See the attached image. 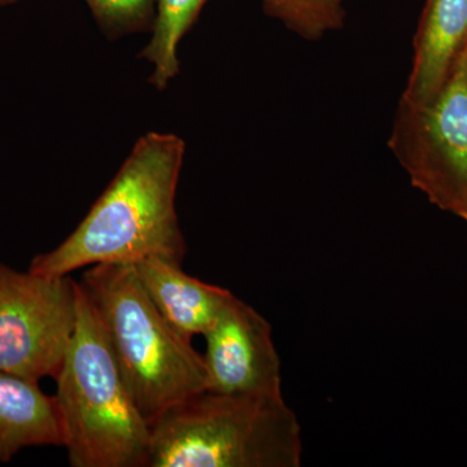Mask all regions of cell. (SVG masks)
Instances as JSON below:
<instances>
[{
	"label": "cell",
	"instance_id": "6da1fadb",
	"mask_svg": "<svg viewBox=\"0 0 467 467\" xmlns=\"http://www.w3.org/2000/svg\"><path fill=\"white\" fill-rule=\"evenodd\" d=\"M183 156L178 135L152 131L140 138L75 232L36 254L30 272L67 276L82 267L150 256L182 264L186 242L175 196Z\"/></svg>",
	"mask_w": 467,
	"mask_h": 467
},
{
	"label": "cell",
	"instance_id": "7a4b0ae2",
	"mask_svg": "<svg viewBox=\"0 0 467 467\" xmlns=\"http://www.w3.org/2000/svg\"><path fill=\"white\" fill-rule=\"evenodd\" d=\"M72 467H149L150 423L122 379L106 330L78 282L75 333L57 378Z\"/></svg>",
	"mask_w": 467,
	"mask_h": 467
},
{
	"label": "cell",
	"instance_id": "3957f363",
	"mask_svg": "<svg viewBox=\"0 0 467 467\" xmlns=\"http://www.w3.org/2000/svg\"><path fill=\"white\" fill-rule=\"evenodd\" d=\"M79 284L99 316L122 379L147 422L207 389L202 355L153 306L133 263L92 265Z\"/></svg>",
	"mask_w": 467,
	"mask_h": 467
},
{
	"label": "cell",
	"instance_id": "277c9868",
	"mask_svg": "<svg viewBox=\"0 0 467 467\" xmlns=\"http://www.w3.org/2000/svg\"><path fill=\"white\" fill-rule=\"evenodd\" d=\"M149 467H299L303 439L284 396L202 391L150 423Z\"/></svg>",
	"mask_w": 467,
	"mask_h": 467
},
{
	"label": "cell",
	"instance_id": "5b68a950",
	"mask_svg": "<svg viewBox=\"0 0 467 467\" xmlns=\"http://www.w3.org/2000/svg\"><path fill=\"white\" fill-rule=\"evenodd\" d=\"M389 149L414 187L467 223V48L434 99L401 101Z\"/></svg>",
	"mask_w": 467,
	"mask_h": 467
},
{
	"label": "cell",
	"instance_id": "8992f818",
	"mask_svg": "<svg viewBox=\"0 0 467 467\" xmlns=\"http://www.w3.org/2000/svg\"><path fill=\"white\" fill-rule=\"evenodd\" d=\"M78 282L0 264V370L57 378L77 322Z\"/></svg>",
	"mask_w": 467,
	"mask_h": 467
},
{
	"label": "cell",
	"instance_id": "52a82bcc",
	"mask_svg": "<svg viewBox=\"0 0 467 467\" xmlns=\"http://www.w3.org/2000/svg\"><path fill=\"white\" fill-rule=\"evenodd\" d=\"M202 337L207 391L284 396L272 326L250 304L234 295Z\"/></svg>",
	"mask_w": 467,
	"mask_h": 467
},
{
	"label": "cell",
	"instance_id": "ba28073f",
	"mask_svg": "<svg viewBox=\"0 0 467 467\" xmlns=\"http://www.w3.org/2000/svg\"><path fill=\"white\" fill-rule=\"evenodd\" d=\"M134 269L153 306L178 334L192 340L204 335L234 295L184 273L182 264L150 256L135 261Z\"/></svg>",
	"mask_w": 467,
	"mask_h": 467
},
{
	"label": "cell",
	"instance_id": "9c48e42d",
	"mask_svg": "<svg viewBox=\"0 0 467 467\" xmlns=\"http://www.w3.org/2000/svg\"><path fill=\"white\" fill-rule=\"evenodd\" d=\"M466 46L467 0H427L402 103L423 106L434 99Z\"/></svg>",
	"mask_w": 467,
	"mask_h": 467
},
{
	"label": "cell",
	"instance_id": "30bf717a",
	"mask_svg": "<svg viewBox=\"0 0 467 467\" xmlns=\"http://www.w3.org/2000/svg\"><path fill=\"white\" fill-rule=\"evenodd\" d=\"M46 445H63L57 399L39 382L0 370V463L26 448Z\"/></svg>",
	"mask_w": 467,
	"mask_h": 467
},
{
	"label": "cell",
	"instance_id": "8fae6325",
	"mask_svg": "<svg viewBox=\"0 0 467 467\" xmlns=\"http://www.w3.org/2000/svg\"><path fill=\"white\" fill-rule=\"evenodd\" d=\"M205 3L207 0H158L152 36L140 55L152 64L150 81L159 90L167 88L180 72L178 45Z\"/></svg>",
	"mask_w": 467,
	"mask_h": 467
},
{
	"label": "cell",
	"instance_id": "7c38bea8",
	"mask_svg": "<svg viewBox=\"0 0 467 467\" xmlns=\"http://www.w3.org/2000/svg\"><path fill=\"white\" fill-rule=\"evenodd\" d=\"M267 14L308 39L339 29L344 21L343 0H263Z\"/></svg>",
	"mask_w": 467,
	"mask_h": 467
},
{
	"label": "cell",
	"instance_id": "4fadbf2b",
	"mask_svg": "<svg viewBox=\"0 0 467 467\" xmlns=\"http://www.w3.org/2000/svg\"><path fill=\"white\" fill-rule=\"evenodd\" d=\"M99 26L112 36L140 32L155 20L158 0H86Z\"/></svg>",
	"mask_w": 467,
	"mask_h": 467
},
{
	"label": "cell",
	"instance_id": "5bb4252c",
	"mask_svg": "<svg viewBox=\"0 0 467 467\" xmlns=\"http://www.w3.org/2000/svg\"><path fill=\"white\" fill-rule=\"evenodd\" d=\"M15 2H17V0H0V5H12Z\"/></svg>",
	"mask_w": 467,
	"mask_h": 467
},
{
	"label": "cell",
	"instance_id": "9a60e30c",
	"mask_svg": "<svg viewBox=\"0 0 467 467\" xmlns=\"http://www.w3.org/2000/svg\"><path fill=\"white\" fill-rule=\"evenodd\" d=\"M466 48H467V46H466Z\"/></svg>",
	"mask_w": 467,
	"mask_h": 467
}]
</instances>
